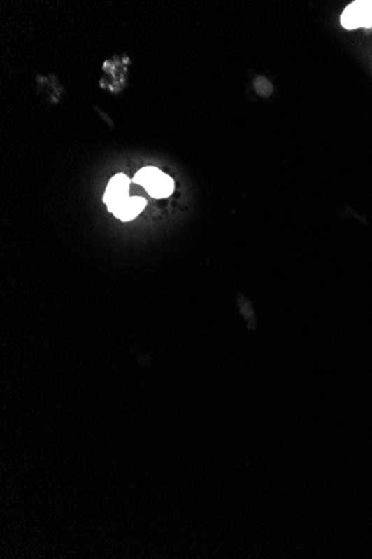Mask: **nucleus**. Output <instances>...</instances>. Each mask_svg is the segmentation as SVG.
Returning a JSON list of instances; mask_svg holds the SVG:
<instances>
[{
    "mask_svg": "<svg viewBox=\"0 0 372 559\" xmlns=\"http://www.w3.org/2000/svg\"><path fill=\"white\" fill-rule=\"evenodd\" d=\"M162 173L163 172H162L159 169H157V167H146L135 174L133 182L146 188V186H150L157 177L161 176Z\"/></svg>",
    "mask_w": 372,
    "mask_h": 559,
    "instance_id": "5",
    "label": "nucleus"
},
{
    "mask_svg": "<svg viewBox=\"0 0 372 559\" xmlns=\"http://www.w3.org/2000/svg\"><path fill=\"white\" fill-rule=\"evenodd\" d=\"M145 206L146 200L144 198L129 197L113 214L122 221H131L143 212Z\"/></svg>",
    "mask_w": 372,
    "mask_h": 559,
    "instance_id": "3",
    "label": "nucleus"
},
{
    "mask_svg": "<svg viewBox=\"0 0 372 559\" xmlns=\"http://www.w3.org/2000/svg\"><path fill=\"white\" fill-rule=\"evenodd\" d=\"M340 20L341 25L348 31L372 27V0L353 1L345 7Z\"/></svg>",
    "mask_w": 372,
    "mask_h": 559,
    "instance_id": "1",
    "label": "nucleus"
},
{
    "mask_svg": "<svg viewBox=\"0 0 372 559\" xmlns=\"http://www.w3.org/2000/svg\"><path fill=\"white\" fill-rule=\"evenodd\" d=\"M145 190L148 195L155 199L170 197L174 191V181L171 177L162 173L150 186H146Z\"/></svg>",
    "mask_w": 372,
    "mask_h": 559,
    "instance_id": "4",
    "label": "nucleus"
},
{
    "mask_svg": "<svg viewBox=\"0 0 372 559\" xmlns=\"http://www.w3.org/2000/svg\"><path fill=\"white\" fill-rule=\"evenodd\" d=\"M131 179L123 173H118L110 179L104 195V202L108 212H114L129 197Z\"/></svg>",
    "mask_w": 372,
    "mask_h": 559,
    "instance_id": "2",
    "label": "nucleus"
}]
</instances>
